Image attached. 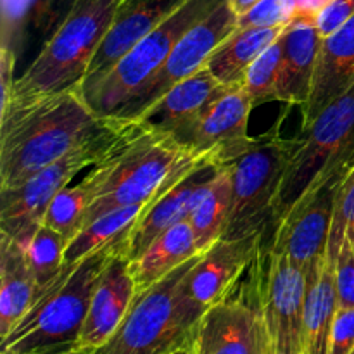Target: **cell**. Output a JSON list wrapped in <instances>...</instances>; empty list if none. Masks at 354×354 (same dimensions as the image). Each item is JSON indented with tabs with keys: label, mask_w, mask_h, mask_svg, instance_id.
I'll return each instance as SVG.
<instances>
[{
	"label": "cell",
	"mask_w": 354,
	"mask_h": 354,
	"mask_svg": "<svg viewBox=\"0 0 354 354\" xmlns=\"http://www.w3.org/2000/svg\"><path fill=\"white\" fill-rule=\"evenodd\" d=\"M82 83L19 107L0 121V192H10L107 127Z\"/></svg>",
	"instance_id": "6da1fadb"
},
{
	"label": "cell",
	"mask_w": 354,
	"mask_h": 354,
	"mask_svg": "<svg viewBox=\"0 0 354 354\" xmlns=\"http://www.w3.org/2000/svg\"><path fill=\"white\" fill-rule=\"evenodd\" d=\"M123 0H73L57 30L17 76L7 114L44 97L80 85Z\"/></svg>",
	"instance_id": "7a4b0ae2"
},
{
	"label": "cell",
	"mask_w": 354,
	"mask_h": 354,
	"mask_svg": "<svg viewBox=\"0 0 354 354\" xmlns=\"http://www.w3.org/2000/svg\"><path fill=\"white\" fill-rule=\"evenodd\" d=\"M116 242L104 245L61 273L37 297L16 327L0 339V354H57L78 348L93 289Z\"/></svg>",
	"instance_id": "3957f363"
},
{
	"label": "cell",
	"mask_w": 354,
	"mask_h": 354,
	"mask_svg": "<svg viewBox=\"0 0 354 354\" xmlns=\"http://www.w3.org/2000/svg\"><path fill=\"white\" fill-rule=\"evenodd\" d=\"M196 258L166 275L144 292L137 294L127 317L109 341L90 354H180L192 349L203 306L182 289L187 272Z\"/></svg>",
	"instance_id": "277c9868"
},
{
	"label": "cell",
	"mask_w": 354,
	"mask_h": 354,
	"mask_svg": "<svg viewBox=\"0 0 354 354\" xmlns=\"http://www.w3.org/2000/svg\"><path fill=\"white\" fill-rule=\"evenodd\" d=\"M144 130L145 127L138 121L111 116L107 127L92 138L35 173L17 189L0 192V234L9 235L14 241L26 237L44 221L52 199L69 185L76 173L116 156Z\"/></svg>",
	"instance_id": "5b68a950"
},
{
	"label": "cell",
	"mask_w": 354,
	"mask_h": 354,
	"mask_svg": "<svg viewBox=\"0 0 354 354\" xmlns=\"http://www.w3.org/2000/svg\"><path fill=\"white\" fill-rule=\"evenodd\" d=\"M354 168V85L303 128L273 207V223L282 220L306 194L334 173Z\"/></svg>",
	"instance_id": "8992f818"
},
{
	"label": "cell",
	"mask_w": 354,
	"mask_h": 354,
	"mask_svg": "<svg viewBox=\"0 0 354 354\" xmlns=\"http://www.w3.org/2000/svg\"><path fill=\"white\" fill-rule=\"evenodd\" d=\"M299 137L283 138L279 128L263 137H249L225 165L230 168L234 199L223 239L265 234L273 221L277 192Z\"/></svg>",
	"instance_id": "52a82bcc"
},
{
	"label": "cell",
	"mask_w": 354,
	"mask_h": 354,
	"mask_svg": "<svg viewBox=\"0 0 354 354\" xmlns=\"http://www.w3.org/2000/svg\"><path fill=\"white\" fill-rule=\"evenodd\" d=\"M192 154L196 151L180 144L171 133L145 128L109 159L106 178L86 209L82 228L118 207L147 204Z\"/></svg>",
	"instance_id": "ba28073f"
},
{
	"label": "cell",
	"mask_w": 354,
	"mask_h": 354,
	"mask_svg": "<svg viewBox=\"0 0 354 354\" xmlns=\"http://www.w3.org/2000/svg\"><path fill=\"white\" fill-rule=\"evenodd\" d=\"M220 2L185 0L156 30L135 44L113 68L97 78L82 82V92L90 107L99 116H116L135 92L159 71L176 41Z\"/></svg>",
	"instance_id": "9c48e42d"
},
{
	"label": "cell",
	"mask_w": 354,
	"mask_h": 354,
	"mask_svg": "<svg viewBox=\"0 0 354 354\" xmlns=\"http://www.w3.org/2000/svg\"><path fill=\"white\" fill-rule=\"evenodd\" d=\"M223 165L214 151L196 152L173 171L166 185L149 201L131 228L116 241L120 254L133 259L158 235L192 216L209 194Z\"/></svg>",
	"instance_id": "30bf717a"
},
{
	"label": "cell",
	"mask_w": 354,
	"mask_h": 354,
	"mask_svg": "<svg viewBox=\"0 0 354 354\" xmlns=\"http://www.w3.org/2000/svg\"><path fill=\"white\" fill-rule=\"evenodd\" d=\"M261 258L259 248L248 280L242 275L232 292L203 315L190 354H265L268 334L259 301Z\"/></svg>",
	"instance_id": "8fae6325"
},
{
	"label": "cell",
	"mask_w": 354,
	"mask_h": 354,
	"mask_svg": "<svg viewBox=\"0 0 354 354\" xmlns=\"http://www.w3.org/2000/svg\"><path fill=\"white\" fill-rule=\"evenodd\" d=\"M239 16L232 10L228 0H221L207 16L194 24L173 47L165 64L147 80L135 95L121 107L116 116L133 120L138 114L161 99L173 85L206 66L218 45L237 30Z\"/></svg>",
	"instance_id": "7c38bea8"
},
{
	"label": "cell",
	"mask_w": 354,
	"mask_h": 354,
	"mask_svg": "<svg viewBox=\"0 0 354 354\" xmlns=\"http://www.w3.org/2000/svg\"><path fill=\"white\" fill-rule=\"evenodd\" d=\"M349 171L328 176L275 223L272 249L286 254L304 273L325 263L337 197Z\"/></svg>",
	"instance_id": "4fadbf2b"
},
{
	"label": "cell",
	"mask_w": 354,
	"mask_h": 354,
	"mask_svg": "<svg viewBox=\"0 0 354 354\" xmlns=\"http://www.w3.org/2000/svg\"><path fill=\"white\" fill-rule=\"evenodd\" d=\"M306 273L286 254L268 249L261 258L259 301L266 334L279 348L303 354V320Z\"/></svg>",
	"instance_id": "5bb4252c"
},
{
	"label": "cell",
	"mask_w": 354,
	"mask_h": 354,
	"mask_svg": "<svg viewBox=\"0 0 354 354\" xmlns=\"http://www.w3.org/2000/svg\"><path fill=\"white\" fill-rule=\"evenodd\" d=\"M263 235L221 239L187 272L182 289L204 310L227 297L263 245Z\"/></svg>",
	"instance_id": "9a60e30c"
},
{
	"label": "cell",
	"mask_w": 354,
	"mask_h": 354,
	"mask_svg": "<svg viewBox=\"0 0 354 354\" xmlns=\"http://www.w3.org/2000/svg\"><path fill=\"white\" fill-rule=\"evenodd\" d=\"M252 109L254 106L241 83L225 85L203 113L173 137L196 152L214 151L220 159L225 151L249 138L248 124Z\"/></svg>",
	"instance_id": "2e32d148"
},
{
	"label": "cell",
	"mask_w": 354,
	"mask_h": 354,
	"mask_svg": "<svg viewBox=\"0 0 354 354\" xmlns=\"http://www.w3.org/2000/svg\"><path fill=\"white\" fill-rule=\"evenodd\" d=\"M135 297L137 287L130 272V259L120 254L116 248L95 283L78 348L93 351L106 344L127 317Z\"/></svg>",
	"instance_id": "e0dca14e"
},
{
	"label": "cell",
	"mask_w": 354,
	"mask_h": 354,
	"mask_svg": "<svg viewBox=\"0 0 354 354\" xmlns=\"http://www.w3.org/2000/svg\"><path fill=\"white\" fill-rule=\"evenodd\" d=\"M183 2L185 0H123L85 80L97 78L113 68L135 44L156 30Z\"/></svg>",
	"instance_id": "ac0fdd59"
},
{
	"label": "cell",
	"mask_w": 354,
	"mask_h": 354,
	"mask_svg": "<svg viewBox=\"0 0 354 354\" xmlns=\"http://www.w3.org/2000/svg\"><path fill=\"white\" fill-rule=\"evenodd\" d=\"M282 75L279 100L290 106H306L313 88L324 38L318 33L313 16L297 14L280 35Z\"/></svg>",
	"instance_id": "d6986e66"
},
{
	"label": "cell",
	"mask_w": 354,
	"mask_h": 354,
	"mask_svg": "<svg viewBox=\"0 0 354 354\" xmlns=\"http://www.w3.org/2000/svg\"><path fill=\"white\" fill-rule=\"evenodd\" d=\"M354 85V16L324 38L310 100L303 106V128Z\"/></svg>",
	"instance_id": "ffe728a7"
},
{
	"label": "cell",
	"mask_w": 354,
	"mask_h": 354,
	"mask_svg": "<svg viewBox=\"0 0 354 354\" xmlns=\"http://www.w3.org/2000/svg\"><path fill=\"white\" fill-rule=\"evenodd\" d=\"M223 86L209 68L203 66L199 71L173 85L161 99L133 120L145 128L176 135L203 113Z\"/></svg>",
	"instance_id": "44dd1931"
},
{
	"label": "cell",
	"mask_w": 354,
	"mask_h": 354,
	"mask_svg": "<svg viewBox=\"0 0 354 354\" xmlns=\"http://www.w3.org/2000/svg\"><path fill=\"white\" fill-rule=\"evenodd\" d=\"M203 254L189 220L180 221L154 239L137 258L130 259L137 294L158 283L189 259Z\"/></svg>",
	"instance_id": "7402d4cb"
},
{
	"label": "cell",
	"mask_w": 354,
	"mask_h": 354,
	"mask_svg": "<svg viewBox=\"0 0 354 354\" xmlns=\"http://www.w3.org/2000/svg\"><path fill=\"white\" fill-rule=\"evenodd\" d=\"M38 297V286L19 242L0 234V339L6 337Z\"/></svg>",
	"instance_id": "603a6c76"
},
{
	"label": "cell",
	"mask_w": 354,
	"mask_h": 354,
	"mask_svg": "<svg viewBox=\"0 0 354 354\" xmlns=\"http://www.w3.org/2000/svg\"><path fill=\"white\" fill-rule=\"evenodd\" d=\"M308 290L303 320V354H330L332 327L337 315L334 266H313L306 273Z\"/></svg>",
	"instance_id": "cb8c5ba5"
},
{
	"label": "cell",
	"mask_w": 354,
	"mask_h": 354,
	"mask_svg": "<svg viewBox=\"0 0 354 354\" xmlns=\"http://www.w3.org/2000/svg\"><path fill=\"white\" fill-rule=\"evenodd\" d=\"M286 26L279 28H237L232 31L207 59L206 66L221 85L242 82L245 69L279 40Z\"/></svg>",
	"instance_id": "d4e9b609"
},
{
	"label": "cell",
	"mask_w": 354,
	"mask_h": 354,
	"mask_svg": "<svg viewBox=\"0 0 354 354\" xmlns=\"http://www.w3.org/2000/svg\"><path fill=\"white\" fill-rule=\"evenodd\" d=\"M107 162L109 159L93 166L86 178H83L76 185H66L52 199L50 206L45 211L44 223L59 232L68 242L80 232L86 209L102 187L107 173Z\"/></svg>",
	"instance_id": "484cf974"
},
{
	"label": "cell",
	"mask_w": 354,
	"mask_h": 354,
	"mask_svg": "<svg viewBox=\"0 0 354 354\" xmlns=\"http://www.w3.org/2000/svg\"><path fill=\"white\" fill-rule=\"evenodd\" d=\"M232 199H234L232 173L230 168L223 165L209 194L204 197L203 203L197 206L192 216L189 218L190 225L196 232L197 245L203 252H206L211 245L223 239L228 227V220H230Z\"/></svg>",
	"instance_id": "4316f807"
},
{
	"label": "cell",
	"mask_w": 354,
	"mask_h": 354,
	"mask_svg": "<svg viewBox=\"0 0 354 354\" xmlns=\"http://www.w3.org/2000/svg\"><path fill=\"white\" fill-rule=\"evenodd\" d=\"M149 204V203H147ZM147 204H135V206L118 207L102 214L92 223L83 227L71 241L66 244L64 249V265H75L82 261L92 252L99 251L104 245L116 242L124 232L131 228V225L137 221L142 211Z\"/></svg>",
	"instance_id": "83f0119b"
},
{
	"label": "cell",
	"mask_w": 354,
	"mask_h": 354,
	"mask_svg": "<svg viewBox=\"0 0 354 354\" xmlns=\"http://www.w3.org/2000/svg\"><path fill=\"white\" fill-rule=\"evenodd\" d=\"M16 242H19L23 248L26 261L38 286V296H40L41 290L61 273L64 266V249L68 241L59 232L41 221L26 237Z\"/></svg>",
	"instance_id": "f1b7e54d"
},
{
	"label": "cell",
	"mask_w": 354,
	"mask_h": 354,
	"mask_svg": "<svg viewBox=\"0 0 354 354\" xmlns=\"http://www.w3.org/2000/svg\"><path fill=\"white\" fill-rule=\"evenodd\" d=\"M280 75H282V41H273L242 76V88L251 99L252 106L279 100Z\"/></svg>",
	"instance_id": "f546056e"
},
{
	"label": "cell",
	"mask_w": 354,
	"mask_h": 354,
	"mask_svg": "<svg viewBox=\"0 0 354 354\" xmlns=\"http://www.w3.org/2000/svg\"><path fill=\"white\" fill-rule=\"evenodd\" d=\"M344 239L354 245V168L348 173L339 192L325 263L334 266Z\"/></svg>",
	"instance_id": "4dcf8cb0"
},
{
	"label": "cell",
	"mask_w": 354,
	"mask_h": 354,
	"mask_svg": "<svg viewBox=\"0 0 354 354\" xmlns=\"http://www.w3.org/2000/svg\"><path fill=\"white\" fill-rule=\"evenodd\" d=\"M297 16L296 0H261L237 19V28L287 26Z\"/></svg>",
	"instance_id": "1f68e13d"
},
{
	"label": "cell",
	"mask_w": 354,
	"mask_h": 354,
	"mask_svg": "<svg viewBox=\"0 0 354 354\" xmlns=\"http://www.w3.org/2000/svg\"><path fill=\"white\" fill-rule=\"evenodd\" d=\"M334 275L339 310L354 308V245L346 239L334 263Z\"/></svg>",
	"instance_id": "d6a6232c"
},
{
	"label": "cell",
	"mask_w": 354,
	"mask_h": 354,
	"mask_svg": "<svg viewBox=\"0 0 354 354\" xmlns=\"http://www.w3.org/2000/svg\"><path fill=\"white\" fill-rule=\"evenodd\" d=\"M354 16V0H330L320 12L315 16V24L322 38L330 37L346 21Z\"/></svg>",
	"instance_id": "836d02e7"
},
{
	"label": "cell",
	"mask_w": 354,
	"mask_h": 354,
	"mask_svg": "<svg viewBox=\"0 0 354 354\" xmlns=\"http://www.w3.org/2000/svg\"><path fill=\"white\" fill-rule=\"evenodd\" d=\"M354 349V308L337 310L332 327L330 354H351Z\"/></svg>",
	"instance_id": "e575fe53"
},
{
	"label": "cell",
	"mask_w": 354,
	"mask_h": 354,
	"mask_svg": "<svg viewBox=\"0 0 354 354\" xmlns=\"http://www.w3.org/2000/svg\"><path fill=\"white\" fill-rule=\"evenodd\" d=\"M328 2H330V0H296L297 14L315 17Z\"/></svg>",
	"instance_id": "d590c367"
},
{
	"label": "cell",
	"mask_w": 354,
	"mask_h": 354,
	"mask_svg": "<svg viewBox=\"0 0 354 354\" xmlns=\"http://www.w3.org/2000/svg\"><path fill=\"white\" fill-rule=\"evenodd\" d=\"M258 2H261V0H228L232 10H234L237 16H242V14L249 12V10H251Z\"/></svg>",
	"instance_id": "8d00e7d4"
},
{
	"label": "cell",
	"mask_w": 354,
	"mask_h": 354,
	"mask_svg": "<svg viewBox=\"0 0 354 354\" xmlns=\"http://www.w3.org/2000/svg\"><path fill=\"white\" fill-rule=\"evenodd\" d=\"M265 354H292V353H289V351H286V349L279 348V346H277L275 342H272L268 339V344H266Z\"/></svg>",
	"instance_id": "74e56055"
},
{
	"label": "cell",
	"mask_w": 354,
	"mask_h": 354,
	"mask_svg": "<svg viewBox=\"0 0 354 354\" xmlns=\"http://www.w3.org/2000/svg\"><path fill=\"white\" fill-rule=\"evenodd\" d=\"M92 351L90 349H73V351H66V353H57V354H90Z\"/></svg>",
	"instance_id": "f35d334b"
},
{
	"label": "cell",
	"mask_w": 354,
	"mask_h": 354,
	"mask_svg": "<svg viewBox=\"0 0 354 354\" xmlns=\"http://www.w3.org/2000/svg\"><path fill=\"white\" fill-rule=\"evenodd\" d=\"M180 354H190V351H185V353H180Z\"/></svg>",
	"instance_id": "ab89813d"
},
{
	"label": "cell",
	"mask_w": 354,
	"mask_h": 354,
	"mask_svg": "<svg viewBox=\"0 0 354 354\" xmlns=\"http://www.w3.org/2000/svg\"><path fill=\"white\" fill-rule=\"evenodd\" d=\"M351 354H354V349H353V353H351Z\"/></svg>",
	"instance_id": "60d3db41"
}]
</instances>
